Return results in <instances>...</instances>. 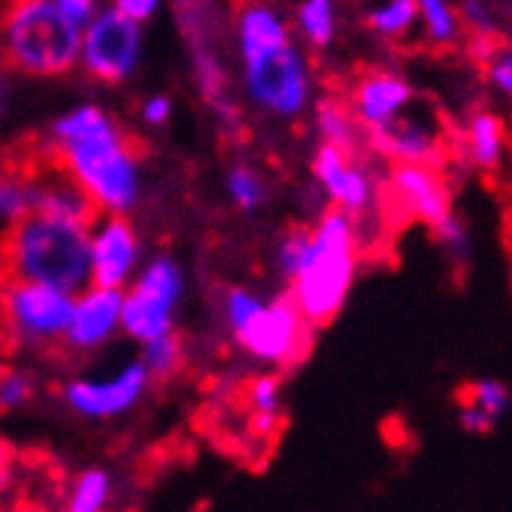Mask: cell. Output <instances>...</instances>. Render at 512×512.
<instances>
[{
    "label": "cell",
    "instance_id": "cell-1",
    "mask_svg": "<svg viewBox=\"0 0 512 512\" xmlns=\"http://www.w3.org/2000/svg\"><path fill=\"white\" fill-rule=\"evenodd\" d=\"M56 171L90 199L97 215L131 218L143 202L146 177L137 146L100 103H78L50 122Z\"/></svg>",
    "mask_w": 512,
    "mask_h": 512
},
{
    "label": "cell",
    "instance_id": "cell-2",
    "mask_svg": "<svg viewBox=\"0 0 512 512\" xmlns=\"http://www.w3.org/2000/svg\"><path fill=\"white\" fill-rule=\"evenodd\" d=\"M233 53L246 103L277 122H298L317 103L308 50L295 41L289 16L274 4H243L233 16Z\"/></svg>",
    "mask_w": 512,
    "mask_h": 512
},
{
    "label": "cell",
    "instance_id": "cell-3",
    "mask_svg": "<svg viewBox=\"0 0 512 512\" xmlns=\"http://www.w3.org/2000/svg\"><path fill=\"white\" fill-rule=\"evenodd\" d=\"M90 227L63 224L44 215H28L7 230L4 270L7 280L41 283L78 295L90 286Z\"/></svg>",
    "mask_w": 512,
    "mask_h": 512
},
{
    "label": "cell",
    "instance_id": "cell-4",
    "mask_svg": "<svg viewBox=\"0 0 512 512\" xmlns=\"http://www.w3.org/2000/svg\"><path fill=\"white\" fill-rule=\"evenodd\" d=\"M81 35L59 0H19L0 13V66L28 78H63L78 69Z\"/></svg>",
    "mask_w": 512,
    "mask_h": 512
},
{
    "label": "cell",
    "instance_id": "cell-5",
    "mask_svg": "<svg viewBox=\"0 0 512 512\" xmlns=\"http://www.w3.org/2000/svg\"><path fill=\"white\" fill-rule=\"evenodd\" d=\"M357 280V224L354 218L329 208L311 227L308 258L289 283V298L305 323L326 326L336 320Z\"/></svg>",
    "mask_w": 512,
    "mask_h": 512
},
{
    "label": "cell",
    "instance_id": "cell-6",
    "mask_svg": "<svg viewBox=\"0 0 512 512\" xmlns=\"http://www.w3.org/2000/svg\"><path fill=\"white\" fill-rule=\"evenodd\" d=\"M221 314L236 345L264 367H286L308 348L311 326L289 295L264 298L249 286H230Z\"/></svg>",
    "mask_w": 512,
    "mask_h": 512
},
{
    "label": "cell",
    "instance_id": "cell-7",
    "mask_svg": "<svg viewBox=\"0 0 512 512\" xmlns=\"http://www.w3.org/2000/svg\"><path fill=\"white\" fill-rule=\"evenodd\" d=\"M187 295V274L171 252H156L143 261L137 277L125 289L122 336L134 345H149L162 336H174L177 314Z\"/></svg>",
    "mask_w": 512,
    "mask_h": 512
},
{
    "label": "cell",
    "instance_id": "cell-8",
    "mask_svg": "<svg viewBox=\"0 0 512 512\" xmlns=\"http://www.w3.org/2000/svg\"><path fill=\"white\" fill-rule=\"evenodd\" d=\"M72 308L75 295L63 289L22 280H7L0 286V326L10 345L22 351L63 348Z\"/></svg>",
    "mask_w": 512,
    "mask_h": 512
},
{
    "label": "cell",
    "instance_id": "cell-9",
    "mask_svg": "<svg viewBox=\"0 0 512 512\" xmlns=\"http://www.w3.org/2000/svg\"><path fill=\"white\" fill-rule=\"evenodd\" d=\"M177 25L187 41L196 90L218 115L221 131L227 137H239L243 134V112H239V103L230 90V72L215 41L218 10L208 4H184L177 7Z\"/></svg>",
    "mask_w": 512,
    "mask_h": 512
},
{
    "label": "cell",
    "instance_id": "cell-10",
    "mask_svg": "<svg viewBox=\"0 0 512 512\" xmlns=\"http://www.w3.org/2000/svg\"><path fill=\"white\" fill-rule=\"evenodd\" d=\"M146 35L143 25L125 19L112 4L100 7L97 16L81 35V53H78V69L100 84H128L143 63Z\"/></svg>",
    "mask_w": 512,
    "mask_h": 512
},
{
    "label": "cell",
    "instance_id": "cell-11",
    "mask_svg": "<svg viewBox=\"0 0 512 512\" xmlns=\"http://www.w3.org/2000/svg\"><path fill=\"white\" fill-rule=\"evenodd\" d=\"M149 385L153 376L146 373L143 360L131 357L112 373H81L66 379L59 388V401L84 423H112L128 416L146 398Z\"/></svg>",
    "mask_w": 512,
    "mask_h": 512
},
{
    "label": "cell",
    "instance_id": "cell-12",
    "mask_svg": "<svg viewBox=\"0 0 512 512\" xmlns=\"http://www.w3.org/2000/svg\"><path fill=\"white\" fill-rule=\"evenodd\" d=\"M90 286L125 292L143 267V239L131 218L97 215L90 224Z\"/></svg>",
    "mask_w": 512,
    "mask_h": 512
},
{
    "label": "cell",
    "instance_id": "cell-13",
    "mask_svg": "<svg viewBox=\"0 0 512 512\" xmlns=\"http://www.w3.org/2000/svg\"><path fill=\"white\" fill-rule=\"evenodd\" d=\"M122 301L125 292L87 286L75 295L72 320L66 329L63 348L72 357H97L122 336Z\"/></svg>",
    "mask_w": 512,
    "mask_h": 512
},
{
    "label": "cell",
    "instance_id": "cell-14",
    "mask_svg": "<svg viewBox=\"0 0 512 512\" xmlns=\"http://www.w3.org/2000/svg\"><path fill=\"white\" fill-rule=\"evenodd\" d=\"M311 171L317 187L323 190V196L333 202L336 212L348 215V218H360L364 212H370L376 202V180L373 174L354 162L351 153H342L336 146H317L314 159H311Z\"/></svg>",
    "mask_w": 512,
    "mask_h": 512
},
{
    "label": "cell",
    "instance_id": "cell-15",
    "mask_svg": "<svg viewBox=\"0 0 512 512\" xmlns=\"http://www.w3.org/2000/svg\"><path fill=\"white\" fill-rule=\"evenodd\" d=\"M416 100V87L388 69H373L367 75H360V81L351 90V115L360 131H382L388 125H395L398 118L407 115V109Z\"/></svg>",
    "mask_w": 512,
    "mask_h": 512
},
{
    "label": "cell",
    "instance_id": "cell-16",
    "mask_svg": "<svg viewBox=\"0 0 512 512\" xmlns=\"http://www.w3.org/2000/svg\"><path fill=\"white\" fill-rule=\"evenodd\" d=\"M388 187L401 208L429 227H438L450 215V190L438 168L423 165H395L388 174Z\"/></svg>",
    "mask_w": 512,
    "mask_h": 512
},
{
    "label": "cell",
    "instance_id": "cell-17",
    "mask_svg": "<svg viewBox=\"0 0 512 512\" xmlns=\"http://www.w3.org/2000/svg\"><path fill=\"white\" fill-rule=\"evenodd\" d=\"M370 146L376 153L395 165H423V168H435L441 162V137L435 128H429L419 118H398L395 125H388L382 131L367 134Z\"/></svg>",
    "mask_w": 512,
    "mask_h": 512
},
{
    "label": "cell",
    "instance_id": "cell-18",
    "mask_svg": "<svg viewBox=\"0 0 512 512\" xmlns=\"http://www.w3.org/2000/svg\"><path fill=\"white\" fill-rule=\"evenodd\" d=\"M35 215L63 221V224L90 227L97 221V208L90 205V199L66 174L47 171V174H35Z\"/></svg>",
    "mask_w": 512,
    "mask_h": 512
},
{
    "label": "cell",
    "instance_id": "cell-19",
    "mask_svg": "<svg viewBox=\"0 0 512 512\" xmlns=\"http://www.w3.org/2000/svg\"><path fill=\"white\" fill-rule=\"evenodd\" d=\"M460 146L469 159L472 168L478 171H497L506 159V131L503 122L488 112V109H478L466 118L463 134H460Z\"/></svg>",
    "mask_w": 512,
    "mask_h": 512
},
{
    "label": "cell",
    "instance_id": "cell-20",
    "mask_svg": "<svg viewBox=\"0 0 512 512\" xmlns=\"http://www.w3.org/2000/svg\"><path fill=\"white\" fill-rule=\"evenodd\" d=\"M289 22L305 50H329L339 38V7L333 0H301Z\"/></svg>",
    "mask_w": 512,
    "mask_h": 512
},
{
    "label": "cell",
    "instance_id": "cell-21",
    "mask_svg": "<svg viewBox=\"0 0 512 512\" xmlns=\"http://www.w3.org/2000/svg\"><path fill=\"white\" fill-rule=\"evenodd\" d=\"M311 112H314V131L323 146H336L342 153H354L360 128L354 122L348 103H342L336 97H320L311 106Z\"/></svg>",
    "mask_w": 512,
    "mask_h": 512
},
{
    "label": "cell",
    "instance_id": "cell-22",
    "mask_svg": "<svg viewBox=\"0 0 512 512\" xmlns=\"http://www.w3.org/2000/svg\"><path fill=\"white\" fill-rule=\"evenodd\" d=\"M35 215V174L7 168L0 171V227L13 230Z\"/></svg>",
    "mask_w": 512,
    "mask_h": 512
},
{
    "label": "cell",
    "instance_id": "cell-23",
    "mask_svg": "<svg viewBox=\"0 0 512 512\" xmlns=\"http://www.w3.org/2000/svg\"><path fill=\"white\" fill-rule=\"evenodd\" d=\"M115 494V481L109 469L90 466L81 469L66 494V512H106Z\"/></svg>",
    "mask_w": 512,
    "mask_h": 512
},
{
    "label": "cell",
    "instance_id": "cell-24",
    "mask_svg": "<svg viewBox=\"0 0 512 512\" xmlns=\"http://www.w3.org/2000/svg\"><path fill=\"white\" fill-rule=\"evenodd\" d=\"M416 10H419L416 25L423 28V35L432 47H457L463 41L466 28L454 4H447V0H419Z\"/></svg>",
    "mask_w": 512,
    "mask_h": 512
},
{
    "label": "cell",
    "instance_id": "cell-25",
    "mask_svg": "<svg viewBox=\"0 0 512 512\" xmlns=\"http://www.w3.org/2000/svg\"><path fill=\"white\" fill-rule=\"evenodd\" d=\"M364 22L376 38L401 41L413 32L416 22H419L416 0H385V4H376L364 13Z\"/></svg>",
    "mask_w": 512,
    "mask_h": 512
},
{
    "label": "cell",
    "instance_id": "cell-26",
    "mask_svg": "<svg viewBox=\"0 0 512 512\" xmlns=\"http://www.w3.org/2000/svg\"><path fill=\"white\" fill-rule=\"evenodd\" d=\"M224 190H227V199L246 215L261 212L270 193L264 174L252 162H233L224 174Z\"/></svg>",
    "mask_w": 512,
    "mask_h": 512
},
{
    "label": "cell",
    "instance_id": "cell-27",
    "mask_svg": "<svg viewBox=\"0 0 512 512\" xmlns=\"http://www.w3.org/2000/svg\"><path fill=\"white\" fill-rule=\"evenodd\" d=\"M246 398H249V410L255 413V423L261 432L274 429V423L283 413V385L274 373H261L249 382L246 388Z\"/></svg>",
    "mask_w": 512,
    "mask_h": 512
},
{
    "label": "cell",
    "instance_id": "cell-28",
    "mask_svg": "<svg viewBox=\"0 0 512 512\" xmlns=\"http://www.w3.org/2000/svg\"><path fill=\"white\" fill-rule=\"evenodd\" d=\"M463 404H472L478 407L481 413H485L488 419H497L509 410L512 404V391L503 379H475L463 388V395H460Z\"/></svg>",
    "mask_w": 512,
    "mask_h": 512
},
{
    "label": "cell",
    "instance_id": "cell-29",
    "mask_svg": "<svg viewBox=\"0 0 512 512\" xmlns=\"http://www.w3.org/2000/svg\"><path fill=\"white\" fill-rule=\"evenodd\" d=\"M140 360L146 373L153 379H171L180 367H184V342L174 336H162L140 348Z\"/></svg>",
    "mask_w": 512,
    "mask_h": 512
},
{
    "label": "cell",
    "instance_id": "cell-30",
    "mask_svg": "<svg viewBox=\"0 0 512 512\" xmlns=\"http://www.w3.org/2000/svg\"><path fill=\"white\" fill-rule=\"evenodd\" d=\"M38 395V379L25 367H4L0 370V413H16L28 407Z\"/></svg>",
    "mask_w": 512,
    "mask_h": 512
},
{
    "label": "cell",
    "instance_id": "cell-31",
    "mask_svg": "<svg viewBox=\"0 0 512 512\" xmlns=\"http://www.w3.org/2000/svg\"><path fill=\"white\" fill-rule=\"evenodd\" d=\"M308 249H311V230L305 227H295V230H286L277 243V252H274V261H277V270L286 283L295 280V274L301 270L308 258Z\"/></svg>",
    "mask_w": 512,
    "mask_h": 512
},
{
    "label": "cell",
    "instance_id": "cell-32",
    "mask_svg": "<svg viewBox=\"0 0 512 512\" xmlns=\"http://www.w3.org/2000/svg\"><path fill=\"white\" fill-rule=\"evenodd\" d=\"M435 236H438V246L454 258L457 264H466L472 258V233H469V224L463 218H457L450 212L438 227H432Z\"/></svg>",
    "mask_w": 512,
    "mask_h": 512
},
{
    "label": "cell",
    "instance_id": "cell-33",
    "mask_svg": "<svg viewBox=\"0 0 512 512\" xmlns=\"http://www.w3.org/2000/svg\"><path fill=\"white\" fill-rule=\"evenodd\" d=\"M457 13H460V22L472 38H481V41L497 38L500 16L494 13L491 4H481V0H463V4L457 7Z\"/></svg>",
    "mask_w": 512,
    "mask_h": 512
},
{
    "label": "cell",
    "instance_id": "cell-34",
    "mask_svg": "<svg viewBox=\"0 0 512 512\" xmlns=\"http://www.w3.org/2000/svg\"><path fill=\"white\" fill-rule=\"evenodd\" d=\"M485 78L500 97L512 100V44H503L485 63Z\"/></svg>",
    "mask_w": 512,
    "mask_h": 512
},
{
    "label": "cell",
    "instance_id": "cell-35",
    "mask_svg": "<svg viewBox=\"0 0 512 512\" xmlns=\"http://www.w3.org/2000/svg\"><path fill=\"white\" fill-rule=\"evenodd\" d=\"M174 115V100L168 94H149L143 103H140V118L146 128H165Z\"/></svg>",
    "mask_w": 512,
    "mask_h": 512
},
{
    "label": "cell",
    "instance_id": "cell-36",
    "mask_svg": "<svg viewBox=\"0 0 512 512\" xmlns=\"http://www.w3.org/2000/svg\"><path fill=\"white\" fill-rule=\"evenodd\" d=\"M118 13H122L125 19L137 22V25H146V22H153L162 10L159 0H115L112 4Z\"/></svg>",
    "mask_w": 512,
    "mask_h": 512
},
{
    "label": "cell",
    "instance_id": "cell-37",
    "mask_svg": "<svg viewBox=\"0 0 512 512\" xmlns=\"http://www.w3.org/2000/svg\"><path fill=\"white\" fill-rule=\"evenodd\" d=\"M457 423H460V429L469 432V435H491L494 426H497L494 419H488L478 407L463 404V401H460V410H457Z\"/></svg>",
    "mask_w": 512,
    "mask_h": 512
},
{
    "label": "cell",
    "instance_id": "cell-38",
    "mask_svg": "<svg viewBox=\"0 0 512 512\" xmlns=\"http://www.w3.org/2000/svg\"><path fill=\"white\" fill-rule=\"evenodd\" d=\"M59 4H63L66 16L81 28V32H84V28L90 25V19H94L97 10H100L97 0H59Z\"/></svg>",
    "mask_w": 512,
    "mask_h": 512
},
{
    "label": "cell",
    "instance_id": "cell-39",
    "mask_svg": "<svg viewBox=\"0 0 512 512\" xmlns=\"http://www.w3.org/2000/svg\"><path fill=\"white\" fill-rule=\"evenodd\" d=\"M4 106H7V72L0 66V112H4Z\"/></svg>",
    "mask_w": 512,
    "mask_h": 512
},
{
    "label": "cell",
    "instance_id": "cell-40",
    "mask_svg": "<svg viewBox=\"0 0 512 512\" xmlns=\"http://www.w3.org/2000/svg\"><path fill=\"white\" fill-rule=\"evenodd\" d=\"M0 171H7V165H4V149H0Z\"/></svg>",
    "mask_w": 512,
    "mask_h": 512
}]
</instances>
